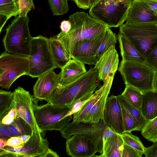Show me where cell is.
<instances>
[{"mask_svg": "<svg viewBox=\"0 0 157 157\" xmlns=\"http://www.w3.org/2000/svg\"><path fill=\"white\" fill-rule=\"evenodd\" d=\"M14 119V118L7 114L3 118L2 120L0 121V122L4 124L9 125L13 123Z\"/></svg>", "mask_w": 157, "mask_h": 157, "instance_id": "cell-46", "label": "cell"}, {"mask_svg": "<svg viewBox=\"0 0 157 157\" xmlns=\"http://www.w3.org/2000/svg\"><path fill=\"white\" fill-rule=\"evenodd\" d=\"M118 70L125 85L133 86L143 93L153 90L155 71L145 63L122 60Z\"/></svg>", "mask_w": 157, "mask_h": 157, "instance_id": "cell-8", "label": "cell"}, {"mask_svg": "<svg viewBox=\"0 0 157 157\" xmlns=\"http://www.w3.org/2000/svg\"><path fill=\"white\" fill-rule=\"evenodd\" d=\"M59 156L56 152L49 148L47 152L44 155V157H59Z\"/></svg>", "mask_w": 157, "mask_h": 157, "instance_id": "cell-48", "label": "cell"}, {"mask_svg": "<svg viewBox=\"0 0 157 157\" xmlns=\"http://www.w3.org/2000/svg\"><path fill=\"white\" fill-rule=\"evenodd\" d=\"M5 146V141L3 139L0 138V151L3 149Z\"/></svg>", "mask_w": 157, "mask_h": 157, "instance_id": "cell-52", "label": "cell"}, {"mask_svg": "<svg viewBox=\"0 0 157 157\" xmlns=\"http://www.w3.org/2000/svg\"><path fill=\"white\" fill-rule=\"evenodd\" d=\"M106 125L103 119L97 123L73 121L61 131V133L66 140L75 134L86 136L93 142L97 152L101 154L103 151V133Z\"/></svg>", "mask_w": 157, "mask_h": 157, "instance_id": "cell-10", "label": "cell"}, {"mask_svg": "<svg viewBox=\"0 0 157 157\" xmlns=\"http://www.w3.org/2000/svg\"><path fill=\"white\" fill-rule=\"evenodd\" d=\"M105 87L103 85L94 93L92 96L84 104L81 109L73 114V121L84 122L87 115L101 97Z\"/></svg>", "mask_w": 157, "mask_h": 157, "instance_id": "cell-25", "label": "cell"}, {"mask_svg": "<svg viewBox=\"0 0 157 157\" xmlns=\"http://www.w3.org/2000/svg\"><path fill=\"white\" fill-rule=\"evenodd\" d=\"M125 21L130 24L157 23V13L145 0H132Z\"/></svg>", "mask_w": 157, "mask_h": 157, "instance_id": "cell-15", "label": "cell"}, {"mask_svg": "<svg viewBox=\"0 0 157 157\" xmlns=\"http://www.w3.org/2000/svg\"><path fill=\"white\" fill-rule=\"evenodd\" d=\"M49 143L41 133L33 132L28 141L23 146L13 148L5 146L0 152V156L14 157H44L49 148Z\"/></svg>", "mask_w": 157, "mask_h": 157, "instance_id": "cell-11", "label": "cell"}, {"mask_svg": "<svg viewBox=\"0 0 157 157\" xmlns=\"http://www.w3.org/2000/svg\"><path fill=\"white\" fill-rule=\"evenodd\" d=\"M148 6L157 13V1L151 0H145Z\"/></svg>", "mask_w": 157, "mask_h": 157, "instance_id": "cell-47", "label": "cell"}, {"mask_svg": "<svg viewBox=\"0 0 157 157\" xmlns=\"http://www.w3.org/2000/svg\"><path fill=\"white\" fill-rule=\"evenodd\" d=\"M48 41L54 61L58 67L61 69L72 59L71 56L56 36H51Z\"/></svg>", "mask_w": 157, "mask_h": 157, "instance_id": "cell-22", "label": "cell"}, {"mask_svg": "<svg viewBox=\"0 0 157 157\" xmlns=\"http://www.w3.org/2000/svg\"><path fill=\"white\" fill-rule=\"evenodd\" d=\"M6 146L15 148L23 146L25 144L20 136H13L5 141Z\"/></svg>", "mask_w": 157, "mask_h": 157, "instance_id": "cell-40", "label": "cell"}, {"mask_svg": "<svg viewBox=\"0 0 157 157\" xmlns=\"http://www.w3.org/2000/svg\"><path fill=\"white\" fill-rule=\"evenodd\" d=\"M153 90L157 91V71H155L153 82Z\"/></svg>", "mask_w": 157, "mask_h": 157, "instance_id": "cell-49", "label": "cell"}, {"mask_svg": "<svg viewBox=\"0 0 157 157\" xmlns=\"http://www.w3.org/2000/svg\"><path fill=\"white\" fill-rule=\"evenodd\" d=\"M121 107L124 132H131L135 131H141L140 128L133 117L121 105Z\"/></svg>", "mask_w": 157, "mask_h": 157, "instance_id": "cell-33", "label": "cell"}, {"mask_svg": "<svg viewBox=\"0 0 157 157\" xmlns=\"http://www.w3.org/2000/svg\"><path fill=\"white\" fill-rule=\"evenodd\" d=\"M51 10L54 16L63 15L68 11L67 0H48Z\"/></svg>", "mask_w": 157, "mask_h": 157, "instance_id": "cell-35", "label": "cell"}, {"mask_svg": "<svg viewBox=\"0 0 157 157\" xmlns=\"http://www.w3.org/2000/svg\"><path fill=\"white\" fill-rule=\"evenodd\" d=\"M153 0V1H157V0Z\"/></svg>", "mask_w": 157, "mask_h": 157, "instance_id": "cell-56", "label": "cell"}, {"mask_svg": "<svg viewBox=\"0 0 157 157\" xmlns=\"http://www.w3.org/2000/svg\"><path fill=\"white\" fill-rule=\"evenodd\" d=\"M30 45L28 75L38 78L58 67L52 57L48 38L40 35L32 37Z\"/></svg>", "mask_w": 157, "mask_h": 157, "instance_id": "cell-6", "label": "cell"}, {"mask_svg": "<svg viewBox=\"0 0 157 157\" xmlns=\"http://www.w3.org/2000/svg\"><path fill=\"white\" fill-rule=\"evenodd\" d=\"M93 94V92L89 93L74 103L69 108L70 111L66 117L72 116L79 111L84 104L92 96Z\"/></svg>", "mask_w": 157, "mask_h": 157, "instance_id": "cell-36", "label": "cell"}, {"mask_svg": "<svg viewBox=\"0 0 157 157\" xmlns=\"http://www.w3.org/2000/svg\"><path fill=\"white\" fill-rule=\"evenodd\" d=\"M109 1H121L122 0H106Z\"/></svg>", "mask_w": 157, "mask_h": 157, "instance_id": "cell-55", "label": "cell"}, {"mask_svg": "<svg viewBox=\"0 0 157 157\" xmlns=\"http://www.w3.org/2000/svg\"><path fill=\"white\" fill-rule=\"evenodd\" d=\"M89 0V3H90V8L93 5H94L95 4L96 2H97L99 0Z\"/></svg>", "mask_w": 157, "mask_h": 157, "instance_id": "cell-53", "label": "cell"}, {"mask_svg": "<svg viewBox=\"0 0 157 157\" xmlns=\"http://www.w3.org/2000/svg\"><path fill=\"white\" fill-rule=\"evenodd\" d=\"M145 63L150 67L154 71H157V46L146 56Z\"/></svg>", "mask_w": 157, "mask_h": 157, "instance_id": "cell-37", "label": "cell"}, {"mask_svg": "<svg viewBox=\"0 0 157 157\" xmlns=\"http://www.w3.org/2000/svg\"><path fill=\"white\" fill-rule=\"evenodd\" d=\"M105 32L94 40H83L77 42L73 49L71 59L84 64L94 65L99 59L96 54Z\"/></svg>", "mask_w": 157, "mask_h": 157, "instance_id": "cell-13", "label": "cell"}, {"mask_svg": "<svg viewBox=\"0 0 157 157\" xmlns=\"http://www.w3.org/2000/svg\"><path fill=\"white\" fill-rule=\"evenodd\" d=\"M31 136L29 135H23L20 137L24 143L25 144L29 141Z\"/></svg>", "mask_w": 157, "mask_h": 157, "instance_id": "cell-51", "label": "cell"}, {"mask_svg": "<svg viewBox=\"0 0 157 157\" xmlns=\"http://www.w3.org/2000/svg\"><path fill=\"white\" fill-rule=\"evenodd\" d=\"M29 70V56L2 52L0 56V86L9 90L17 78L28 75Z\"/></svg>", "mask_w": 157, "mask_h": 157, "instance_id": "cell-9", "label": "cell"}, {"mask_svg": "<svg viewBox=\"0 0 157 157\" xmlns=\"http://www.w3.org/2000/svg\"><path fill=\"white\" fill-rule=\"evenodd\" d=\"M144 154L131 146L124 143L122 157H141Z\"/></svg>", "mask_w": 157, "mask_h": 157, "instance_id": "cell-38", "label": "cell"}, {"mask_svg": "<svg viewBox=\"0 0 157 157\" xmlns=\"http://www.w3.org/2000/svg\"><path fill=\"white\" fill-rule=\"evenodd\" d=\"M115 46H111L100 57L94 67L98 71L100 81L106 80L110 75L115 74L118 70L119 63L118 55Z\"/></svg>", "mask_w": 157, "mask_h": 157, "instance_id": "cell-18", "label": "cell"}, {"mask_svg": "<svg viewBox=\"0 0 157 157\" xmlns=\"http://www.w3.org/2000/svg\"><path fill=\"white\" fill-rule=\"evenodd\" d=\"M20 13L19 16L20 17H26L28 13L33 7L30 3L29 0H18Z\"/></svg>", "mask_w": 157, "mask_h": 157, "instance_id": "cell-39", "label": "cell"}, {"mask_svg": "<svg viewBox=\"0 0 157 157\" xmlns=\"http://www.w3.org/2000/svg\"><path fill=\"white\" fill-rule=\"evenodd\" d=\"M115 74L109 75L103 81L105 87L101 95L86 116L84 122H98L102 119L106 100L111 88Z\"/></svg>", "mask_w": 157, "mask_h": 157, "instance_id": "cell-19", "label": "cell"}, {"mask_svg": "<svg viewBox=\"0 0 157 157\" xmlns=\"http://www.w3.org/2000/svg\"><path fill=\"white\" fill-rule=\"evenodd\" d=\"M102 119L117 133L121 135L124 132L121 105L116 96L108 97Z\"/></svg>", "mask_w": 157, "mask_h": 157, "instance_id": "cell-16", "label": "cell"}, {"mask_svg": "<svg viewBox=\"0 0 157 157\" xmlns=\"http://www.w3.org/2000/svg\"><path fill=\"white\" fill-rule=\"evenodd\" d=\"M14 107L13 92L1 89L0 90V121Z\"/></svg>", "mask_w": 157, "mask_h": 157, "instance_id": "cell-29", "label": "cell"}, {"mask_svg": "<svg viewBox=\"0 0 157 157\" xmlns=\"http://www.w3.org/2000/svg\"><path fill=\"white\" fill-rule=\"evenodd\" d=\"M124 141L121 135L117 134L103 143V151L100 157H122Z\"/></svg>", "mask_w": 157, "mask_h": 157, "instance_id": "cell-23", "label": "cell"}, {"mask_svg": "<svg viewBox=\"0 0 157 157\" xmlns=\"http://www.w3.org/2000/svg\"><path fill=\"white\" fill-rule=\"evenodd\" d=\"M29 2L32 6H33V8H35V6L33 2V0H29Z\"/></svg>", "mask_w": 157, "mask_h": 157, "instance_id": "cell-54", "label": "cell"}, {"mask_svg": "<svg viewBox=\"0 0 157 157\" xmlns=\"http://www.w3.org/2000/svg\"><path fill=\"white\" fill-rule=\"evenodd\" d=\"M132 0H99L90 8V15L109 28L120 27L125 21Z\"/></svg>", "mask_w": 157, "mask_h": 157, "instance_id": "cell-5", "label": "cell"}, {"mask_svg": "<svg viewBox=\"0 0 157 157\" xmlns=\"http://www.w3.org/2000/svg\"><path fill=\"white\" fill-rule=\"evenodd\" d=\"M14 136L10 131L8 125L0 122V137L5 141Z\"/></svg>", "mask_w": 157, "mask_h": 157, "instance_id": "cell-41", "label": "cell"}, {"mask_svg": "<svg viewBox=\"0 0 157 157\" xmlns=\"http://www.w3.org/2000/svg\"><path fill=\"white\" fill-rule=\"evenodd\" d=\"M59 84L58 74L53 70L48 71L38 78L33 88L34 96L36 99L48 102Z\"/></svg>", "mask_w": 157, "mask_h": 157, "instance_id": "cell-17", "label": "cell"}, {"mask_svg": "<svg viewBox=\"0 0 157 157\" xmlns=\"http://www.w3.org/2000/svg\"><path fill=\"white\" fill-rule=\"evenodd\" d=\"M117 134L109 126L106 125L103 133V143L109 138Z\"/></svg>", "mask_w": 157, "mask_h": 157, "instance_id": "cell-43", "label": "cell"}, {"mask_svg": "<svg viewBox=\"0 0 157 157\" xmlns=\"http://www.w3.org/2000/svg\"><path fill=\"white\" fill-rule=\"evenodd\" d=\"M66 150L67 155L72 157H97V152L93 142L85 136L75 134L66 140Z\"/></svg>", "mask_w": 157, "mask_h": 157, "instance_id": "cell-14", "label": "cell"}, {"mask_svg": "<svg viewBox=\"0 0 157 157\" xmlns=\"http://www.w3.org/2000/svg\"><path fill=\"white\" fill-rule=\"evenodd\" d=\"M29 17H15L6 29L3 42L5 52L12 54L29 56L30 42Z\"/></svg>", "mask_w": 157, "mask_h": 157, "instance_id": "cell-3", "label": "cell"}, {"mask_svg": "<svg viewBox=\"0 0 157 157\" xmlns=\"http://www.w3.org/2000/svg\"><path fill=\"white\" fill-rule=\"evenodd\" d=\"M143 136L149 141L157 142V116L148 120L141 131Z\"/></svg>", "mask_w": 157, "mask_h": 157, "instance_id": "cell-32", "label": "cell"}, {"mask_svg": "<svg viewBox=\"0 0 157 157\" xmlns=\"http://www.w3.org/2000/svg\"><path fill=\"white\" fill-rule=\"evenodd\" d=\"M119 33L128 38L145 58L157 46V23L126 22L120 27Z\"/></svg>", "mask_w": 157, "mask_h": 157, "instance_id": "cell-4", "label": "cell"}, {"mask_svg": "<svg viewBox=\"0 0 157 157\" xmlns=\"http://www.w3.org/2000/svg\"><path fill=\"white\" fill-rule=\"evenodd\" d=\"M7 114L14 119L17 116V112L14 107L11 109Z\"/></svg>", "mask_w": 157, "mask_h": 157, "instance_id": "cell-50", "label": "cell"}, {"mask_svg": "<svg viewBox=\"0 0 157 157\" xmlns=\"http://www.w3.org/2000/svg\"><path fill=\"white\" fill-rule=\"evenodd\" d=\"M117 36L110 28L106 30L103 40L96 53V56L99 58L111 46H115L117 40Z\"/></svg>", "mask_w": 157, "mask_h": 157, "instance_id": "cell-31", "label": "cell"}, {"mask_svg": "<svg viewBox=\"0 0 157 157\" xmlns=\"http://www.w3.org/2000/svg\"><path fill=\"white\" fill-rule=\"evenodd\" d=\"M61 70L58 78L59 83L63 86L74 82L87 71L85 64L72 59Z\"/></svg>", "mask_w": 157, "mask_h": 157, "instance_id": "cell-20", "label": "cell"}, {"mask_svg": "<svg viewBox=\"0 0 157 157\" xmlns=\"http://www.w3.org/2000/svg\"><path fill=\"white\" fill-rule=\"evenodd\" d=\"M70 111L69 107L51 103L38 105L35 104L34 115L41 133L47 131H62L70 122L72 117H66Z\"/></svg>", "mask_w": 157, "mask_h": 157, "instance_id": "cell-7", "label": "cell"}, {"mask_svg": "<svg viewBox=\"0 0 157 157\" xmlns=\"http://www.w3.org/2000/svg\"><path fill=\"white\" fill-rule=\"evenodd\" d=\"M144 154L146 157H157V142L146 148Z\"/></svg>", "mask_w": 157, "mask_h": 157, "instance_id": "cell-42", "label": "cell"}, {"mask_svg": "<svg viewBox=\"0 0 157 157\" xmlns=\"http://www.w3.org/2000/svg\"><path fill=\"white\" fill-rule=\"evenodd\" d=\"M121 95L131 104L141 111L144 93L133 86L126 85L124 90Z\"/></svg>", "mask_w": 157, "mask_h": 157, "instance_id": "cell-26", "label": "cell"}, {"mask_svg": "<svg viewBox=\"0 0 157 157\" xmlns=\"http://www.w3.org/2000/svg\"><path fill=\"white\" fill-rule=\"evenodd\" d=\"M117 36L119 44L122 60L145 63V58L142 55L128 38L119 33Z\"/></svg>", "mask_w": 157, "mask_h": 157, "instance_id": "cell-21", "label": "cell"}, {"mask_svg": "<svg viewBox=\"0 0 157 157\" xmlns=\"http://www.w3.org/2000/svg\"><path fill=\"white\" fill-rule=\"evenodd\" d=\"M98 71L91 67L84 75L65 86L59 84L52 95L48 102L54 105L69 108L76 101L91 92L100 85Z\"/></svg>", "mask_w": 157, "mask_h": 157, "instance_id": "cell-2", "label": "cell"}, {"mask_svg": "<svg viewBox=\"0 0 157 157\" xmlns=\"http://www.w3.org/2000/svg\"><path fill=\"white\" fill-rule=\"evenodd\" d=\"M141 112L148 121L157 116V91L152 90L144 93Z\"/></svg>", "mask_w": 157, "mask_h": 157, "instance_id": "cell-24", "label": "cell"}, {"mask_svg": "<svg viewBox=\"0 0 157 157\" xmlns=\"http://www.w3.org/2000/svg\"><path fill=\"white\" fill-rule=\"evenodd\" d=\"M15 109L17 116L26 121L31 126L34 132L41 133L34 115L36 99L29 91L23 88L18 87L13 92Z\"/></svg>", "mask_w": 157, "mask_h": 157, "instance_id": "cell-12", "label": "cell"}, {"mask_svg": "<svg viewBox=\"0 0 157 157\" xmlns=\"http://www.w3.org/2000/svg\"><path fill=\"white\" fill-rule=\"evenodd\" d=\"M121 105L133 117L141 129L148 121L140 111L131 104L121 95L116 96Z\"/></svg>", "mask_w": 157, "mask_h": 157, "instance_id": "cell-28", "label": "cell"}, {"mask_svg": "<svg viewBox=\"0 0 157 157\" xmlns=\"http://www.w3.org/2000/svg\"><path fill=\"white\" fill-rule=\"evenodd\" d=\"M74 1L81 8L87 9L90 8L89 0H71Z\"/></svg>", "mask_w": 157, "mask_h": 157, "instance_id": "cell-44", "label": "cell"}, {"mask_svg": "<svg viewBox=\"0 0 157 157\" xmlns=\"http://www.w3.org/2000/svg\"><path fill=\"white\" fill-rule=\"evenodd\" d=\"M19 13L18 0H0V15L9 19L19 15Z\"/></svg>", "mask_w": 157, "mask_h": 157, "instance_id": "cell-30", "label": "cell"}, {"mask_svg": "<svg viewBox=\"0 0 157 157\" xmlns=\"http://www.w3.org/2000/svg\"><path fill=\"white\" fill-rule=\"evenodd\" d=\"M121 136L124 143L142 152L144 154L146 147L139 137L133 135L131 132H124Z\"/></svg>", "mask_w": 157, "mask_h": 157, "instance_id": "cell-34", "label": "cell"}, {"mask_svg": "<svg viewBox=\"0 0 157 157\" xmlns=\"http://www.w3.org/2000/svg\"><path fill=\"white\" fill-rule=\"evenodd\" d=\"M14 136H21L23 135L32 136L34 132L30 125L20 117L17 116L13 123L8 125Z\"/></svg>", "mask_w": 157, "mask_h": 157, "instance_id": "cell-27", "label": "cell"}, {"mask_svg": "<svg viewBox=\"0 0 157 157\" xmlns=\"http://www.w3.org/2000/svg\"><path fill=\"white\" fill-rule=\"evenodd\" d=\"M69 20L71 24L70 30L67 33L61 31L56 36L71 56L77 42L95 39L109 27L84 11L77 12L71 15Z\"/></svg>", "mask_w": 157, "mask_h": 157, "instance_id": "cell-1", "label": "cell"}, {"mask_svg": "<svg viewBox=\"0 0 157 157\" xmlns=\"http://www.w3.org/2000/svg\"><path fill=\"white\" fill-rule=\"evenodd\" d=\"M60 28L62 32L67 33L71 29V23L69 20H63L61 22Z\"/></svg>", "mask_w": 157, "mask_h": 157, "instance_id": "cell-45", "label": "cell"}]
</instances>
